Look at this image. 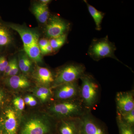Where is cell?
Masks as SVG:
<instances>
[{
  "label": "cell",
  "instance_id": "44dd1931",
  "mask_svg": "<svg viewBox=\"0 0 134 134\" xmlns=\"http://www.w3.org/2000/svg\"><path fill=\"white\" fill-rule=\"evenodd\" d=\"M67 36V34H66L58 37L50 39L49 43L54 51L59 50L65 44Z\"/></svg>",
  "mask_w": 134,
  "mask_h": 134
},
{
  "label": "cell",
  "instance_id": "1f68e13d",
  "mask_svg": "<svg viewBox=\"0 0 134 134\" xmlns=\"http://www.w3.org/2000/svg\"><path fill=\"white\" fill-rule=\"evenodd\" d=\"M37 104V101L36 99L33 97L32 98L31 100L29 102L28 105L30 106L34 107L36 106Z\"/></svg>",
  "mask_w": 134,
  "mask_h": 134
},
{
  "label": "cell",
  "instance_id": "603a6c76",
  "mask_svg": "<svg viewBox=\"0 0 134 134\" xmlns=\"http://www.w3.org/2000/svg\"><path fill=\"white\" fill-rule=\"evenodd\" d=\"M13 104L15 107L18 111H22L24 109L25 104L24 100L19 97H16L13 100Z\"/></svg>",
  "mask_w": 134,
  "mask_h": 134
},
{
  "label": "cell",
  "instance_id": "4fadbf2b",
  "mask_svg": "<svg viewBox=\"0 0 134 134\" xmlns=\"http://www.w3.org/2000/svg\"><path fill=\"white\" fill-rule=\"evenodd\" d=\"M33 77L40 86L48 87L53 84L54 78L51 71L48 69L38 66L36 68Z\"/></svg>",
  "mask_w": 134,
  "mask_h": 134
},
{
  "label": "cell",
  "instance_id": "d6986e66",
  "mask_svg": "<svg viewBox=\"0 0 134 134\" xmlns=\"http://www.w3.org/2000/svg\"><path fill=\"white\" fill-rule=\"evenodd\" d=\"M18 65L19 69L23 73L27 74L31 69L32 62L26 54H21L19 55Z\"/></svg>",
  "mask_w": 134,
  "mask_h": 134
},
{
  "label": "cell",
  "instance_id": "3957f363",
  "mask_svg": "<svg viewBox=\"0 0 134 134\" xmlns=\"http://www.w3.org/2000/svg\"><path fill=\"white\" fill-rule=\"evenodd\" d=\"M116 49L115 44L109 40L107 36L103 38L93 40L89 47L88 53L97 61L104 58H110L121 63L115 56Z\"/></svg>",
  "mask_w": 134,
  "mask_h": 134
},
{
  "label": "cell",
  "instance_id": "30bf717a",
  "mask_svg": "<svg viewBox=\"0 0 134 134\" xmlns=\"http://www.w3.org/2000/svg\"><path fill=\"white\" fill-rule=\"evenodd\" d=\"M133 90L119 92L115 96L117 113L122 114L134 109Z\"/></svg>",
  "mask_w": 134,
  "mask_h": 134
},
{
  "label": "cell",
  "instance_id": "e0dca14e",
  "mask_svg": "<svg viewBox=\"0 0 134 134\" xmlns=\"http://www.w3.org/2000/svg\"><path fill=\"white\" fill-rule=\"evenodd\" d=\"M84 2L86 3L89 13L93 18L95 22L96 30L98 31H100L101 29V24L105 14L90 5L87 1H84Z\"/></svg>",
  "mask_w": 134,
  "mask_h": 134
},
{
  "label": "cell",
  "instance_id": "d6a6232c",
  "mask_svg": "<svg viewBox=\"0 0 134 134\" xmlns=\"http://www.w3.org/2000/svg\"><path fill=\"white\" fill-rule=\"evenodd\" d=\"M32 97V96H26V97H25L24 99L25 103L28 104L29 102L31 100Z\"/></svg>",
  "mask_w": 134,
  "mask_h": 134
},
{
  "label": "cell",
  "instance_id": "52a82bcc",
  "mask_svg": "<svg viewBox=\"0 0 134 134\" xmlns=\"http://www.w3.org/2000/svg\"><path fill=\"white\" fill-rule=\"evenodd\" d=\"M80 134H108L105 126L88 111L81 117Z\"/></svg>",
  "mask_w": 134,
  "mask_h": 134
},
{
  "label": "cell",
  "instance_id": "484cf974",
  "mask_svg": "<svg viewBox=\"0 0 134 134\" xmlns=\"http://www.w3.org/2000/svg\"><path fill=\"white\" fill-rule=\"evenodd\" d=\"M8 62L5 56H0V72H4Z\"/></svg>",
  "mask_w": 134,
  "mask_h": 134
},
{
  "label": "cell",
  "instance_id": "83f0119b",
  "mask_svg": "<svg viewBox=\"0 0 134 134\" xmlns=\"http://www.w3.org/2000/svg\"><path fill=\"white\" fill-rule=\"evenodd\" d=\"M50 44L49 40L45 38L41 39L38 40V45L40 49L44 48Z\"/></svg>",
  "mask_w": 134,
  "mask_h": 134
},
{
  "label": "cell",
  "instance_id": "8fae6325",
  "mask_svg": "<svg viewBox=\"0 0 134 134\" xmlns=\"http://www.w3.org/2000/svg\"><path fill=\"white\" fill-rule=\"evenodd\" d=\"M9 26L19 34L23 43L24 47L38 42V34L33 30L16 24H10Z\"/></svg>",
  "mask_w": 134,
  "mask_h": 134
},
{
  "label": "cell",
  "instance_id": "5bb4252c",
  "mask_svg": "<svg viewBox=\"0 0 134 134\" xmlns=\"http://www.w3.org/2000/svg\"><path fill=\"white\" fill-rule=\"evenodd\" d=\"M8 85L15 90L25 89L30 86L28 79L23 75H16L9 77L7 81Z\"/></svg>",
  "mask_w": 134,
  "mask_h": 134
},
{
  "label": "cell",
  "instance_id": "7a4b0ae2",
  "mask_svg": "<svg viewBox=\"0 0 134 134\" xmlns=\"http://www.w3.org/2000/svg\"><path fill=\"white\" fill-rule=\"evenodd\" d=\"M79 98L86 110L91 111L97 105L98 100L99 87L94 78L85 74L81 77Z\"/></svg>",
  "mask_w": 134,
  "mask_h": 134
},
{
  "label": "cell",
  "instance_id": "9a60e30c",
  "mask_svg": "<svg viewBox=\"0 0 134 134\" xmlns=\"http://www.w3.org/2000/svg\"><path fill=\"white\" fill-rule=\"evenodd\" d=\"M32 10L39 22L44 24L47 21L49 16V12L47 5L41 3H36L33 5Z\"/></svg>",
  "mask_w": 134,
  "mask_h": 134
},
{
  "label": "cell",
  "instance_id": "ba28073f",
  "mask_svg": "<svg viewBox=\"0 0 134 134\" xmlns=\"http://www.w3.org/2000/svg\"><path fill=\"white\" fill-rule=\"evenodd\" d=\"M70 25L58 16H53L48 19L45 28L46 36L50 39L58 37L67 34Z\"/></svg>",
  "mask_w": 134,
  "mask_h": 134
},
{
  "label": "cell",
  "instance_id": "836d02e7",
  "mask_svg": "<svg viewBox=\"0 0 134 134\" xmlns=\"http://www.w3.org/2000/svg\"><path fill=\"white\" fill-rule=\"evenodd\" d=\"M41 1V3H42V4L47 5L49 2H50L51 1H49V0H41V1Z\"/></svg>",
  "mask_w": 134,
  "mask_h": 134
},
{
  "label": "cell",
  "instance_id": "d4e9b609",
  "mask_svg": "<svg viewBox=\"0 0 134 134\" xmlns=\"http://www.w3.org/2000/svg\"><path fill=\"white\" fill-rule=\"evenodd\" d=\"M19 70V66H18L17 60L16 58H14V64L12 66V69L8 76L10 77L16 75L18 74Z\"/></svg>",
  "mask_w": 134,
  "mask_h": 134
},
{
  "label": "cell",
  "instance_id": "8992f818",
  "mask_svg": "<svg viewBox=\"0 0 134 134\" xmlns=\"http://www.w3.org/2000/svg\"><path fill=\"white\" fill-rule=\"evenodd\" d=\"M18 126L15 110L11 107L5 108L0 116V134H17Z\"/></svg>",
  "mask_w": 134,
  "mask_h": 134
},
{
  "label": "cell",
  "instance_id": "cb8c5ba5",
  "mask_svg": "<svg viewBox=\"0 0 134 134\" xmlns=\"http://www.w3.org/2000/svg\"><path fill=\"white\" fill-rule=\"evenodd\" d=\"M37 89L40 91L43 96L47 99H49L53 95L52 90L48 87H44V86H39L37 87Z\"/></svg>",
  "mask_w": 134,
  "mask_h": 134
},
{
  "label": "cell",
  "instance_id": "6da1fadb",
  "mask_svg": "<svg viewBox=\"0 0 134 134\" xmlns=\"http://www.w3.org/2000/svg\"><path fill=\"white\" fill-rule=\"evenodd\" d=\"M49 110L54 116L61 119L81 117L88 111L79 97L55 102Z\"/></svg>",
  "mask_w": 134,
  "mask_h": 134
},
{
  "label": "cell",
  "instance_id": "ac0fdd59",
  "mask_svg": "<svg viewBox=\"0 0 134 134\" xmlns=\"http://www.w3.org/2000/svg\"><path fill=\"white\" fill-rule=\"evenodd\" d=\"M12 35L6 26L0 24V47H4L12 43Z\"/></svg>",
  "mask_w": 134,
  "mask_h": 134
},
{
  "label": "cell",
  "instance_id": "2e32d148",
  "mask_svg": "<svg viewBox=\"0 0 134 134\" xmlns=\"http://www.w3.org/2000/svg\"><path fill=\"white\" fill-rule=\"evenodd\" d=\"M25 53L30 59L37 63L42 61L41 50L38 45V42L26 47H24Z\"/></svg>",
  "mask_w": 134,
  "mask_h": 134
},
{
  "label": "cell",
  "instance_id": "277c9868",
  "mask_svg": "<svg viewBox=\"0 0 134 134\" xmlns=\"http://www.w3.org/2000/svg\"><path fill=\"white\" fill-rule=\"evenodd\" d=\"M85 68L83 65L72 63L65 66L59 70L54 78L52 88L63 84L77 81L85 74Z\"/></svg>",
  "mask_w": 134,
  "mask_h": 134
},
{
  "label": "cell",
  "instance_id": "ffe728a7",
  "mask_svg": "<svg viewBox=\"0 0 134 134\" xmlns=\"http://www.w3.org/2000/svg\"><path fill=\"white\" fill-rule=\"evenodd\" d=\"M117 121L119 134H134V126L128 125L117 114Z\"/></svg>",
  "mask_w": 134,
  "mask_h": 134
},
{
  "label": "cell",
  "instance_id": "f546056e",
  "mask_svg": "<svg viewBox=\"0 0 134 134\" xmlns=\"http://www.w3.org/2000/svg\"><path fill=\"white\" fill-rule=\"evenodd\" d=\"M14 59L10 60L7 66L6 67L5 71H4V74L8 76L9 74L11 69L12 66H13V64H14Z\"/></svg>",
  "mask_w": 134,
  "mask_h": 134
},
{
  "label": "cell",
  "instance_id": "7402d4cb",
  "mask_svg": "<svg viewBox=\"0 0 134 134\" xmlns=\"http://www.w3.org/2000/svg\"><path fill=\"white\" fill-rule=\"evenodd\" d=\"M117 114L119 115L121 119L124 122L130 126H134V109L132 111L126 113L122 114H119L117 113Z\"/></svg>",
  "mask_w": 134,
  "mask_h": 134
},
{
  "label": "cell",
  "instance_id": "5b68a950",
  "mask_svg": "<svg viewBox=\"0 0 134 134\" xmlns=\"http://www.w3.org/2000/svg\"><path fill=\"white\" fill-rule=\"evenodd\" d=\"M52 129L50 121L44 117H35L29 119L24 124L20 134H47Z\"/></svg>",
  "mask_w": 134,
  "mask_h": 134
},
{
  "label": "cell",
  "instance_id": "7c38bea8",
  "mask_svg": "<svg viewBox=\"0 0 134 134\" xmlns=\"http://www.w3.org/2000/svg\"><path fill=\"white\" fill-rule=\"evenodd\" d=\"M81 117H74L61 119L58 128L60 134H80Z\"/></svg>",
  "mask_w": 134,
  "mask_h": 134
},
{
  "label": "cell",
  "instance_id": "4316f807",
  "mask_svg": "<svg viewBox=\"0 0 134 134\" xmlns=\"http://www.w3.org/2000/svg\"><path fill=\"white\" fill-rule=\"evenodd\" d=\"M34 94L42 102H45L46 101L48 100L45 97L43 96V94L41 93V92L37 89V88H36L33 91Z\"/></svg>",
  "mask_w": 134,
  "mask_h": 134
},
{
  "label": "cell",
  "instance_id": "9c48e42d",
  "mask_svg": "<svg viewBox=\"0 0 134 134\" xmlns=\"http://www.w3.org/2000/svg\"><path fill=\"white\" fill-rule=\"evenodd\" d=\"M54 96L58 100H65L79 97L80 86L77 81L63 84L54 88Z\"/></svg>",
  "mask_w": 134,
  "mask_h": 134
},
{
  "label": "cell",
  "instance_id": "4dcf8cb0",
  "mask_svg": "<svg viewBox=\"0 0 134 134\" xmlns=\"http://www.w3.org/2000/svg\"><path fill=\"white\" fill-rule=\"evenodd\" d=\"M5 98V93L0 88V107L3 102V99Z\"/></svg>",
  "mask_w": 134,
  "mask_h": 134
},
{
  "label": "cell",
  "instance_id": "f1b7e54d",
  "mask_svg": "<svg viewBox=\"0 0 134 134\" xmlns=\"http://www.w3.org/2000/svg\"><path fill=\"white\" fill-rule=\"evenodd\" d=\"M40 50H41V53L44 54L51 53L54 51L50 44L44 48L40 49Z\"/></svg>",
  "mask_w": 134,
  "mask_h": 134
}]
</instances>
